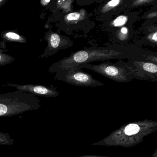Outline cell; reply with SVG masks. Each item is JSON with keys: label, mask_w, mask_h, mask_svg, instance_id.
<instances>
[{"label": "cell", "mask_w": 157, "mask_h": 157, "mask_svg": "<svg viewBox=\"0 0 157 157\" xmlns=\"http://www.w3.org/2000/svg\"><path fill=\"white\" fill-rule=\"evenodd\" d=\"M39 97L17 90L14 92L0 93V117L16 116L41 107Z\"/></svg>", "instance_id": "277c9868"}, {"label": "cell", "mask_w": 157, "mask_h": 157, "mask_svg": "<svg viewBox=\"0 0 157 157\" xmlns=\"http://www.w3.org/2000/svg\"><path fill=\"white\" fill-rule=\"evenodd\" d=\"M76 157H108V156L105 155H85Z\"/></svg>", "instance_id": "d6986e66"}, {"label": "cell", "mask_w": 157, "mask_h": 157, "mask_svg": "<svg viewBox=\"0 0 157 157\" xmlns=\"http://www.w3.org/2000/svg\"><path fill=\"white\" fill-rule=\"evenodd\" d=\"M74 0H64L65 3V5L67 6V8L69 9L70 7L72 6V3L73 2Z\"/></svg>", "instance_id": "44dd1931"}, {"label": "cell", "mask_w": 157, "mask_h": 157, "mask_svg": "<svg viewBox=\"0 0 157 157\" xmlns=\"http://www.w3.org/2000/svg\"><path fill=\"white\" fill-rule=\"evenodd\" d=\"M5 1V0H0V6Z\"/></svg>", "instance_id": "603a6c76"}, {"label": "cell", "mask_w": 157, "mask_h": 157, "mask_svg": "<svg viewBox=\"0 0 157 157\" xmlns=\"http://www.w3.org/2000/svg\"><path fill=\"white\" fill-rule=\"evenodd\" d=\"M157 11H155V12H151L150 13L148 14L147 16V17L148 18H154V17H157Z\"/></svg>", "instance_id": "ffe728a7"}, {"label": "cell", "mask_w": 157, "mask_h": 157, "mask_svg": "<svg viewBox=\"0 0 157 157\" xmlns=\"http://www.w3.org/2000/svg\"><path fill=\"white\" fill-rule=\"evenodd\" d=\"M109 0H77L76 3L78 6L89 5L94 3H103Z\"/></svg>", "instance_id": "e0dca14e"}, {"label": "cell", "mask_w": 157, "mask_h": 157, "mask_svg": "<svg viewBox=\"0 0 157 157\" xmlns=\"http://www.w3.org/2000/svg\"><path fill=\"white\" fill-rule=\"evenodd\" d=\"M132 0H109L101 4L96 10L97 19L99 21L110 20L113 17L129 10Z\"/></svg>", "instance_id": "8992f818"}, {"label": "cell", "mask_w": 157, "mask_h": 157, "mask_svg": "<svg viewBox=\"0 0 157 157\" xmlns=\"http://www.w3.org/2000/svg\"><path fill=\"white\" fill-rule=\"evenodd\" d=\"M157 130V121L146 120L124 124L92 146L133 147L143 143L146 136Z\"/></svg>", "instance_id": "7a4b0ae2"}, {"label": "cell", "mask_w": 157, "mask_h": 157, "mask_svg": "<svg viewBox=\"0 0 157 157\" xmlns=\"http://www.w3.org/2000/svg\"><path fill=\"white\" fill-rule=\"evenodd\" d=\"M147 40L149 42L155 43L156 45L157 43V31L156 29L155 31L149 34L147 36Z\"/></svg>", "instance_id": "ac0fdd59"}, {"label": "cell", "mask_w": 157, "mask_h": 157, "mask_svg": "<svg viewBox=\"0 0 157 157\" xmlns=\"http://www.w3.org/2000/svg\"><path fill=\"white\" fill-rule=\"evenodd\" d=\"M77 67L91 70L106 78L118 83H127L134 78L148 79L151 78L130 62L121 59L116 63L103 62L98 64L90 63L81 64Z\"/></svg>", "instance_id": "3957f363"}, {"label": "cell", "mask_w": 157, "mask_h": 157, "mask_svg": "<svg viewBox=\"0 0 157 157\" xmlns=\"http://www.w3.org/2000/svg\"><path fill=\"white\" fill-rule=\"evenodd\" d=\"M149 54L150 53L143 52L140 49H132L117 46L112 48H85L72 52L68 57L54 63L49 68V71L54 74L60 70L70 69L97 61H108L113 59H142Z\"/></svg>", "instance_id": "6da1fadb"}, {"label": "cell", "mask_w": 157, "mask_h": 157, "mask_svg": "<svg viewBox=\"0 0 157 157\" xmlns=\"http://www.w3.org/2000/svg\"><path fill=\"white\" fill-rule=\"evenodd\" d=\"M7 52L8 50L0 48V67L7 65L14 61L15 59L13 56L5 53Z\"/></svg>", "instance_id": "4fadbf2b"}, {"label": "cell", "mask_w": 157, "mask_h": 157, "mask_svg": "<svg viewBox=\"0 0 157 157\" xmlns=\"http://www.w3.org/2000/svg\"><path fill=\"white\" fill-rule=\"evenodd\" d=\"M1 37L2 40L0 41V48L2 49H6V43L8 42H18L21 43H26L27 40L26 38L23 36L14 31H6L2 33Z\"/></svg>", "instance_id": "30bf717a"}, {"label": "cell", "mask_w": 157, "mask_h": 157, "mask_svg": "<svg viewBox=\"0 0 157 157\" xmlns=\"http://www.w3.org/2000/svg\"><path fill=\"white\" fill-rule=\"evenodd\" d=\"M14 143V140L8 133L0 132V146L11 145Z\"/></svg>", "instance_id": "2e32d148"}, {"label": "cell", "mask_w": 157, "mask_h": 157, "mask_svg": "<svg viewBox=\"0 0 157 157\" xmlns=\"http://www.w3.org/2000/svg\"><path fill=\"white\" fill-rule=\"evenodd\" d=\"M157 0H132L129 7V10L138 7L147 6L151 4L155 3Z\"/></svg>", "instance_id": "5bb4252c"}, {"label": "cell", "mask_w": 157, "mask_h": 157, "mask_svg": "<svg viewBox=\"0 0 157 157\" xmlns=\"http://www.w3.org/2000/svg\"><path fill=\"white\" fill-rule=\"evenodd\" d=\"M44 39L48 43V46L39 57V59L50 57L56 54L59 51L68 48L73 45V41L69 38L54 32H49Z\"/></svg>", "instance_id": "52a82bcc"}, {"label": "cell", "mask_w": 157, "mask_h": 157, "mask_svg": "<svg viewBox=\"0 0 157 157\" xmlns=\"http://www.w3.org/2000/svg\"><path fill=\"white\" fill-rule=\"evenodd\" d=\"M54 74L55 79L77 86L97 87L105 86L104 83L93 78L91 75L84 72L81 68L78 67L60 70Z\"/></svg>", "instance_id": "5b68a950"}, {"label": "cell", "mask_w": 157, "mask_h": 157, "mask_svg": "<svg viewBox=\"0 0 157 157\" xmlns=\"http://www.w3.org/2000/svg\"><path fill=\"white\" fill-rule=\"evenodd\" d=\"M87 12L84 9L78 12L69 13L65 17V21L68 25L76 24L84 20L86 17Z\"/></svg>", "instance_id": "8fae6325"}, {"label": "cell", "mask_w": 157, "mask_h": 157, "mask_svg": "<svg viewBox=\"0 0 157 157\" xmlns=\"http://www.w3.org/2000/svg\"><path fill=\"white\" fill-rule=\"evenodd\" d=\"M130 17L126 15H120L113 19L110 23L109 26L112 27H122L124 26L129 21Z\"/></svg>", "instance_id": "7c38bea8"}, {"label": "cell", "mask_w": 157, "mask_h": 157, "mask_svg": "<svg viewBox=\"0 0 157 157\" xmlns=\"http://www.w3.org/2000/svg\"><path fill=\"white\" fill-rule=\"evenodd\" d=\"M3 86L12 87L17 90L34 94L38 97L55 98L60 95L56 88L52 85L50 86L34 84H21L7 83Z\"/></svg>", "instance_id": "ba28073f"}, {"label": "cell", "mask_w": 157, "mask_h": 157, "mask_svg": "<svg viewBox=\"0 0 157 157\" xmlns=\"http://www.w3.org/2000/svg\"><path fill=\"white\" fill-rule=\"evenodd\" d=\"M45 1H46L47 2H49L50 0H45Z\"/></svg>", "instance_id": "cb8c5ba5"}, {"label": "cell", "mask_w": 157, "mask_h": 157, "mask_svg": "<svg viewBox=\"0 0 157 157\" xmlns=\"http://www.w3.org/2000/svg\"><path fill=\"white\" fill-rule=\"evenodd\" d=\"M117 38L121 41H125L127 40L129 37V30L126 26H123L119 29L116 31Z\"/></svg>", "instance_id": "9a60e30c"}, {"label": "cell", "mask_w": 157, "mask_h": 157, "mask_svg": "<svg viewBox=\"0 0 157 157\" xmlns=\"http://www.w3.org/2000/svg\"><path fill=\"white\" fill-rule=\"evenodd\" d=\"M128 62L150 78L156 79L157 67L156 63L150 61H141V59H129Z\"/></svg>", "instance_id": "9c48e42d"}, {"label": "cell", "mask_w": 157, "mask_h": 157, "mask_svg": "<svg viewBox=\"0 0 157 157\" xmlns=\"http://www.w3.org/2000/svg\"><path fill=\"white\" fill-rule=\"evenodd\" d=\"M152 157H157V149H156L155 152L152 154Z\"/></svg>", "instance_id": "7402d4cb"}]
</instances>
